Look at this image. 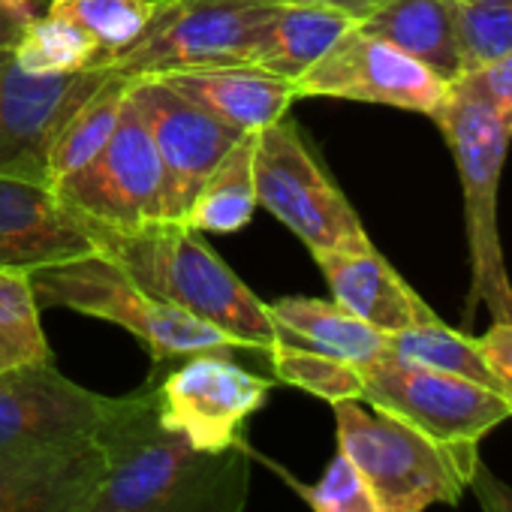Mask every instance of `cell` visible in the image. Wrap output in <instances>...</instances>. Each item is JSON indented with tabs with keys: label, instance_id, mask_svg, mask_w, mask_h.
Segmentation results:
<instances>
[{
	"label": "cell",
	"instance_id": "7a4b0ae2",
	"mask_svg": "<svg viewBox=\"0 0 512 512\" xmlns=\"http://www.w3.org/2000/svg\"><path fill=\"white\" fill-rule=\"evenodd\" d=\"M94 250L115 260L148 296L169 302L229 335L241 350L278 341L269 305L205 244L202 232L184 220H157L133 232L85 229Z\"/></svg>",
	"mask_w": 512,
	"mask_h": 512
},
{
	"label": "cell",
	"instance_id": "e575fe53",
	"mask_svg": "<svg viewBox=\"0 0 512 512\" xmlns=\"http://www.w3.org/2000/svg\"><path fill=\"white\" fill-rule=\"evenodd\" d=\"M287 4H317V7H329V10L344 13L353 22H362L365 16H371L383 4V0H287Z\"/></svg>",
	"mask_w": 512,
	"mask_h": 512
},
{
	"label": "cell",
	"instance_id": "2e32d148",
	"mask_svg": "<svg viewBox=\"0 0 512 512\" xmlns=\"http://www.w3.org/2000/svg\"><path fill=\"white\" fill-rule=\"evenodd\" d=\"M332 299L383 335H395L437 320L425 299L392 269V263L371 244L365 250H317Z\"/></svg>",
	"mask_w": 512,
	"mask_h": 512
},
{
	"label": "cell",
	"instance_id": "e0dca14e",
	"mask_svg": "<svg viewBox=\"0 0 512 512\" xmlns=\"http://www.w3.org/2000/svg\"><path fill=\"white\" fill-rule=\"evenodd\" d=\"M154 79L238 133H260L278 124L296 100L290 79L256 64L184 70Z\"/></svg>",
	"mask_w": 512,
	"mask_h": 512
},
{
	"label": "cell",
	"instance_id": "cb8c5ba5",
	"mask_svg": "<svg viewBox=\"0 0 512 512\" xmlns=\"http://www.w3.org/2000/svg\"><path fill=\"white\" fill-rule=\"evenodd\" d=\"M386 356L407 362V365H419V368H431L440 374H452V377H464L473 380L479 386L497 389L500 383L491 374V368L485 365L479 344L473 335H464L458 329H449L440 320L386 335Z\"/></svg>",
	"mask_w": 512,
	"mask_h": 512
},
{
	"label": "cell",
	"instance_id": "8992f818",
	"mask_svg": "<svg viewBox=\"0 0 512 512\" xmlns=\"http://www.w3.org/2000/svg\"><path fill=\"white\" fill-rule=\"evenodd\" d=\"M332 410L338 449L353 461L380 512H425L461 500L467 479L422 431L365 401H341Z\"/></svg>",
	"mask_w": 512,
	"mask_h": 512
},
{
	"label": "cell",
	"instance_id": "9a60e30c",
	"mask_svg": "<svg viewBox=\"0 0 512 512\" xmlns=\"http://www.w3.org/2000/svg\"><path fill=\"white\" fill-rule=\"evenodd\" d=\"M91 250V235L49 184L0 175V269L31 275Z\"/></svg>",
	"mask_w": 512,
	"mask_h": 512
},
{
	"label": "cell",
	"instance_id": "7c38bea8",
	"mask_svg": "<svg viewBox=\"0 0 512 512\" xmlns=\"http://www.w3.org/2000/svg\"><path fill=\"white\" fill-rule=\"evenodd\" d=\"M449 82L428 67L395 49L392 43L353 25L308 73L293 82L296 100L326 97L350 103L392 106L434 118L446 97Z\"/></svg>",
	"mask_w": 512,
	"mask_h": 512
},
{
	"label": "cell",
	"instance_id": "d590c367",
	"mask_svg": "<svg viewBox=\"0 0 512 512\" xmlns=\"http://www.w3.org/2000/svg\"><path fill=\"white\" fill-rule=\"evenodd\" d=\"M25 4H28V7L34 10V13H46V10H49V7L55 4V0H25Z\"/></svg>",
	"mask_w": 512,
	"mask_h": 512
},
{
	"label": "cell",
	"instance_id": "44dd1931",
	"mask_svg": "<svg viewBox=\"0 0 512 512\" xmlns=\"http://www.w3.org/2000/svg\"><path fill=\"white\" fill-rule=\"evenodd\" d=\"M130 82L124 76L106 73V79L97 85V91L91 97H85L61 124V130L55 133L52 145H49V160H46V184L55 190L61 181H67L70 175H76L82 166H88L103 145L109 142V136L118 127V118L124 112L127 94H130Z\"/></svg>",
	"mask_w": 512,
	"mask_h": 512
},
{
	"label": "cell",
	"instance_id": "8fae6325",
	"mask_svg": "<svg viewBox=\"0 0 512 512\" xmlns=\"http://www.w3.org/2000/svg\"><path fill=\"white\" fill-rule=\"evenodd\" d=\"M109 401L64 377L55 359L0 374V455L88 449Z\"/></svg>",
	"mask_w": 512,
	"mask_h": 512
},
{
	"label": "cell",
	"instance_id": "603a6c76",
	"mask_svg": "<svg viewBox=\"0 0 512 512\" xmlns=\"http://www.w3.org/2000/svg\"><path fill=\"white\" fill-rule=\"evenodd\" d=\"M253 136L256 133L238 139L235 148L217 163V169L196 193L184 223H190L199 232L229 235L253 220V211L260 208L253 181Z\"/></svg>",
	"mask_w": 512,
	"mask_h": 512
},
{
	"label": "cell",
	"instance_id": "52a82bcc",
	"mask_svg": "<svg viewBox=\"0 0 512 512\" xmlns=\"http://www.w3.org/2000/svg\"><path fill=\"white\" fill-rule=\"evenodd\" d=\"M359 371L362 401L398 416L446 449L467 482L479 464V443L512 419V398L464 377L407 365L386 353Z\"/></svg>",
	"mask_w": 512,
	"mask_h": 512
},
{
	"label": "cell",
	"instance_id": "8d00e7d4",
	"mask_svg": "<svg viewBox=\"0 0 512 512\" xmlns=\"http://www.w3.org/2000/svg\"><path fill=\"white\" fill-rule=\"evenodd\" d=\"M470 4H494V0H470Z\"/></svg>",
	"mask_w": 512,
	"mask_h": 512
},
{
	"label": "cell",
	"instance_id": "5b68a950",
	"mask_svg": "<svg viewBox=\"0 0 512 512\" xmlns=\"http://www.w3.org/2000/svg\"><path fill=\"white\" fill-rule=\"evenodd\" d=\"M275 10V0H157L145 34L97 70L124 79H151L256 64Z\"/></svg>",
	"mask_w": 512,
	"mask_h": 512
},
{
	"label": "cell",
	"instance_id": "4dcf8cb0",
	"mask_svg": "<svg viewBox=\"0 0 512 512\" xmlns=\"http://www.w3.org/2000/svg\"><path fill=\"white\" fill-rule=\"evenodd\" d=\"M452 88L491 103L497 112H503L512 121V52L476 73L461 76L458 82H452Z\"/></svg>",
	"mask_w": 512,
	"mask_h": 512
},
{
	"label": "cell",
	"instance_id": "30bf717a",
	"mask_svg": "<svg viewBox=\"0 0 512 512\" xmlns=\"http://www.w3.org/2000/svg\"><path fill=\"white\" fill-rule=\"evenodd\" d=\"M272 380L244 371L223 350L196 353L154 383L157 416L166 431L184 437L199 452H223L244 443L247 419L263 410Z\"/></svg>",
	"mask_w": 512,
	"mask_h": 512
},
{
	"label": "cell",
	"instance_id": "ac0fdd59",
	"mask_svg": "<svg viewBox=\"0 0 512 512\" xmlns=\"http://www.w3.org/2000/svg\"><path fill=\"white\" fill-rule=\"evenodd\" d=\"M103 470L100 446L0 455V512H79Z\"/></svg>",
	"mask_w": 512,
	"mask_h": 512
},
{
	"label": "cell",
	"instance_id": "d6a6232c",
	"mask_svg": "<svg viewBox=\"0 0 512 512\" xmlns=\"http://www.w3.org/2000/svg\"><path fill=\"white\" fill-rule=\"evenodd\" d=\"M467 488L473 491L482 512H512V485L503 482L485 461L473 467Z\"/></svg>",
	"mask_w": 512,
	"mask_h": 512
},
{
	"label": "cell",
	"instance_id": "277c9868",
	"mask_svg": "<svg viewBox=\"0 0 512 512\" xmlns=\"http://www.w3.org/2000/svg\"><path fill=\"white\" fill-rule=\"evenodd\" d=\"M40 308H70L127 329L151 353L154 365H175L196 353L241 350L229 335L199 317L148 296L115 260L91 250L31 272Z\"/></svg>",
	"mask_w": 512,
	"mask_h": 512
},
{
	"label": "cell",
	"instance_id": "1f68e13d",
	"mask_svg": "<svg viewBox=\"0 0 512 512\" xmlns=\"http://www.w3.org/2000/svg\"><path fill=\"white\" fill-rule=\"evenodd\" d=\"M476 344H479L485 365L497 377L500 392L506 398H512V320L491 323V329L485 335H479Z\"/></svg>",
	"mask_w": 512,
	"mask_h": 512
},
{
	"label": "cell",
	"instance_id": "ffe728a7",
	"mask_svg": "<svg viewBox=\"0 0 512 512\" xmlns=\"http://www.w3.org/2000/svg\"><path fill=\"white\" fill-rule=\"evenodd\" d=\"M269 317L281 341L326 353L332 359L365 368L386 353V335L344 311L335 299L287 296L269 305Z\"/></svg>",
	"mask_w": 512,
	"mask_h": 512
},
{
	"label": "cell",
	"instance_id": "6da1fadb",
	"mask_svg": "<svg viewBox=\"0 0 512 512\" xmlns=\"http://www.w3.org/2000/svg\"><path fill=\"white\" fill-rule=\"evenodd\" d=\"M103 470L79 512H244L253 449L199 452L163 428L157 389L112 398L97 431Z\"/></svg>",
	"mask_w": 512,
	"mask_h": 512
},
{
	"label": "cell",
	"instance_id": "836d02e7",
	"mask_svg": "<svg viewBox=\"0 0 512 512\" xmlns=\"http://www.w3.org/2000/svg\"><path fill=\"white\" fill-rule=\"evenodd\" d=\"M37 16L40 13H34L25 0H0V55L16 49L19 37Z\"/></svg>",
	"mask_w": 512,
	"mask_h": 512
},
{
	"label": "cell",
	"instance_id": "3957f363",
	"mask_svg": "<svg viewBox=\"0 0 512 512\" xmlns=\"http://www.w3.org/2000/svg\"><path fill=\"white\" fill-rule=\"evenodd\" d=\"M434 121L455 157L464 190L470 247V293L464 320H473L479 308H488L494 323L512 320V281L497 226V190L512 142V121L491 103L458 88H449V97Z\"/></svg>",
	"mask_w": 512,
	"mask_h": 512
},
{
	"label": "cell",
	"instance_id": "d4e9b609",
	"mask_svg": "<svg viewBox=\"0 0 512 512\" xmlns=\"http://www.w3.org/2000/svg\"><path fill=\"white\" fill-rule=\"evenodd\" d=\"M13 58L28 76H67L94 67L100 49L76 22L46 10L25 28Z\"/></svg>",
	"mask_w": 512,
	"mask_h": 512
},
{
	"label": "cell",
	"instance_id": "5bb4252c",
	"mask_svg": "<svg viewBox=\"0 0 512 512\" xmlns=\"http://www.w3.org/2000/svg\"><path fill=\"white\" fill-rule=\"evenodd\" d=\"M103 79L106 73L97 67L67 76H28L13 52L0 55V175L46 184L55 133Z\"/></svg>",
	"mask_w": 512,
	"mask_h": 512
},
{
	"label": "cell",
	"instance_id": "f546056e",
	"mask_svg": "<svg viewBox=\"0 0 512 512\" xmlns=\"http://www.w3.org/2000/svg\"><path fill=\"white\" fill-rule=\"evenodd\" d=\"M272 467L308 503L311 512H380L365 479L359 476V470L341 449L332 455V461L326 464V470L317 482H299L284 467H278V464H272Z\"/></svg>",
	"mask_w": 512,
	"mask_h": 512
},
{
	"label": "cell",
	"instance_id": "f1b7e54d",
	"mask_svg": "<svg viewBox=\"0 0 512 512\" xmlns=\"http://www.w3.org/2000/svg\"><path fill=\"white\" fill-rule=\"evenodd\" d=\"M455 31L461 76L500 61L512 52V0H494V4L455 0Z\"/></svg>",
	"mask_w": 512,
	"mask_h": 512
},
{
	"label": "cell",
	"instance_id": "ba28073f",
	"mask_svg": "<svg viewBox=\"0 0 512 512\" xmlns=\"http://www.w3.org/2000/svg\"><path fill=\"white\" fill-rule=\"evenodd\" d=\"M253 181L256 202L311 253L371 247L356 208L287 115L253 136Z\"/></svg>",
	"mask_w": 512,
	"mask_h": 512
},
{
	"label": "cell",
	"instance_id": "d6986e66",
	"mask_svg": "<svg viewBox=\"0 0 512 512\" xmlns=\"http://www.w3.org/2000/svg\"><path fill=\"white\" fill-rule=\"evenodd\" d=\"M359 28L392 43L443 82L461 79L455 0H383Z\"/></svg>",
	"mask_w": 512,
	"mask_h": 512
},
{
	"label": "cell",
	"instance_id": "74e56055",
	"mask_svg": "<svg viewBox=\"0 0 512 512\" xmlns=\"http://www.w3.org/2000/svg\"><path fill=\"white\" fill-rule=\"evenodd\" d=\"M275 4H287V0H275Z\"/></svg>",
	"mask_w": 512,
	"mask_h": 512
},
{
	"label": "cell",
	"instance_id": "9c48e42d",
	"mask_svg": "<svg viewBox=\"0 0 512 512\" xmlns=\"http://www.w3.org/2000/svg\"><path fill=\"white\" fill-rule=\"evenodd\" d=\"M85 229L133 232L163 220V169L130 94L103 151L55 187Z\"/></svg>",
	"mask_w": 512,
	"mask_h": 512
},
{
	"label": "cell",
	"instance_id": "83f0119b",
	"mask_svg": "<svg viewBox=\"0 0 512 512\" xmlns=\"http://www.w3.org/2000/svg\"><path fill=\"white\" fill-rule=\"evenodd\" d=\"M269 359L281 383L296 386L326 404L362 401V371L350 362L332 359L326 353H317V350H308L281 338L269 347Z\"/></svg>",
	"mask_w": 512,
	"mask_h": 512
},
{
	"label": "cell",
	"instance_id": "484cf974",
	"mask_svg": "<svg viewBox=\"0 0 512 512\" xmlns=\"http://www.w3.org/2000/svg\"><path fill=\"white\" fill-rule=\"evenodd\" d=\"M37 362H52V347L40 323L31 275L0 269V374Z\"/></svg>",
	"mask_w": 512,
	"mask_h": 512
},
{
	"label": "cell",
	"instance_id": "7402d4cb",
	"mask_svg": "<svg viewBox=\"0 0 512 512\" xmlns=\"http://www.w3.org/2000/svg\"><path fill=\"white\" fill-rule=\"evenodd\" d=\"M353 25L350 16L317 4H278L266 46L256 67H266L290 82L308 73Z\"/></svg>",
	"mask_w": 512,
	"mask_h": 512
},
{
	"label": "cell",
	"instance_id": "4fadbf2b",
	"mask_svg": "<svg viewBox=\"0 0 512 512\" xmlns=\"http://www.w3.org/2000/svg\"><path fill=\"white\" fill-rule=\"evenodd\" d=\"M130 100L139 109L163 169V220H184L196 193L235 148L238 133L160 79H133Z\"/></svg>",
	"mask_w": 512,
	"mask_h": 512
},
{
	"label": "cell",
	"instance_id": "4316f807",
	"mask_svg": "<svg viewBox=\"0 0 512 512\" xmlns=\"http://www.w3.org/2000/svg\"><path fill=\"white\" fill-rule=\"evenodd\" d=\"M76 22L100 49L94 67L130 49L154 19L157 0H55L49 7Z\"/></svg>",
	"mask_w": 512,
	"mask_h": 512
}]
</instances>
